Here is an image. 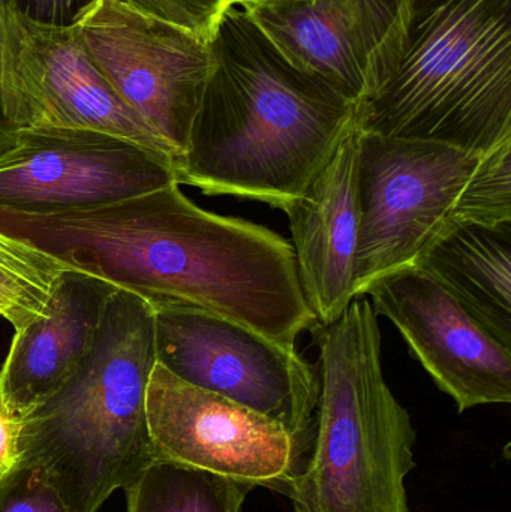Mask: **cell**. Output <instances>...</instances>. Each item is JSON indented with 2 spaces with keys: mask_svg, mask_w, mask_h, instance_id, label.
<instances>
[{
  "mask_svg": "<svg viewBox=\"0 0 511 512\" xmlns=\"http://www.w3.org/2000/svg\"><path fill=\"white\" fill-rule=\"evenodd\" d=\"M0 233L152 309L197 307L285 346L317 324L291 243L263 225L201 209L179 183L74 212L0 210Z\"/></svg>",
  "mask_w": 511,
  "mask_h": 512,
  "instance_id": "obj_1",
  "label": "cell"
},
{
  "mask_svg": "<svg viewBox=\"0 0 511 512\" xmlns=\"http://www.w3.org/2000/svg\"><path fill=\"white\" fill-rule=\"evenodd\" d=\"M210 47L215 68L176 182L282 210L356 125L357 105L291 65L243 9H227Z\"/></svg>",
  "mask_w": 511,
  "mask_h": 512,
  "instance_id": "obj_2",
  "label": "cell"
},
{
  "mask_svg": "<svg viewBox=\"0 0 511 512\" xmlns=\"http://www.w3.org/2000/svg\"><path fill=\"white\" fill-rule=\"evenodd\" d=\"M366 134L491 152L511 141V0H402L357 105Z\"/></svg>",
  "mask_w": 511,
  "mask_h": 512,
  "instance_id": "obj_3",
  "label": "cell"
},
{
  "mask_svg": "<svg viewBox=\"0 0 511 512\" xmlns=\"http://www.w3.org/2000/svg\"><path fill=\"white\" fill-rule=\"evenodd\" d=\"M156 364L155 315L119 289L89 354L23 418L21 462L44 469L72 512H96L155 459L146 393Z\"/></svg>",
  "mask_w": 511,
  "mask_h": 512,
  "instance_id": "obj_4",
  "label": "cell"
},
{
  "mask_svg": "<svg viewBox=\"0 0 511 512\" xmlns=\"http://www.w3.org/2000/svg\"><path fill=\"white\" fill-rule=\"evenodd\" d=\"M309 331L320 396L311 453L285 493L294 512H410L405 478L416 468L417 432L384 378L371 301L356 298Z\"/></svg>",
  "mask_w": 511,
  "mask_h": 512,
  "instance_id": "obj_5",
  "label": "cell"
},
{
  "mask_svg": "<svg viewBox=\"0 0 511 512\" xmlns=\"http://www.w3.org/2000/svg\"><path fill=\"white\" fill-rule=\"evenodd\" d=\"M354 295L413 270L461 228L511 222V141L470 152L362 131Z\"/></svg>",
  "mask_w": 511,
  "mask_h": 512,
  "instance_id": "obj_6",
  "label": "cell"
},
{
  "mask_svg": "<svg viewBox=\"0 0 511 512\" xmlns=\"http://www.w3.org/2000/svg\"><path fill=\"white\" fill-rule=\"evenodd\" d=\"M153 315L156 363L276 421L311 453L320 378L296 346L197 307H155Z\"/></svg>",
  "mask_w": 511,
  "mask_h": 512,
  "instance_id": "obj_7",
  "label": "cell"
},
{
  "mask_svg": "<svg viewBox=\"0 0 511 512\" xmlns=\"http://www.w3.org/2000/svg\"><path fill=\"white\" fill-rule=\"evenodd\" d=\"M2 98L14 131L87 129L140 144L176 164L171 147L132 111L99 71L74 26H50L6 3Z\"/></svg>",
  "mask_w": 511,
  "mask_h": 512,
  "instance_id": "obj_8",
  "label": "cell"
},
{
  "mask_svg": "<svg viewBox=\"0 0 511 512\" xmlns=\"http://www.w3.org/2000/svg\"><path fill=\"white\" fill-rule=\"evenodd\" d=\"M72 26L117 95L171 147L176 167L215 68L210 42L116 0H93Z\"/></svg>",
  "mask_w": 511,
  "mask_h": 512,
  "instance_id": "obj_9",
  "label": "cell"
},
{
  "mask_svg": "<svg viewBox=\"0 0 511 512\" xmlns=\"http://www.w3.org/2000/svg\"><path fill=\"white\" fill-rule=\"evenodd\" d=\"M156 456L234 483L287 493L309 454L281 424L194 387L156 363L146 393Z\"/></svg>",
  "mask_w": 511,
  "mask_h": 512,
  "instance_id": "obj_10",
  "label": "cell"
},
{
  "mask_svg": "<svg viewBox=\"0 0 511 512\" xmlns=\"http://www.w3.org/2000/svg\"><path fill=\"white\" fill-rule=\"evenodd\" d=\"M176 182L170 161L87 129H20L0 153V210L50 215L116 203Z\"/></svg>",
  "mask_w": 511,
  "mask_h": 512,
  "instance_id": "obj_11",
  "label": "cell"
},
{
  "mask_svg": "<svg viewBox=\"0 0 511 512\" xmlns=\"http://www.w3.org/2000/svg\"><path fill=\"white\" fill-rule=\"evenodd\" d=\"M366 295L461 414L477 406L509 405L511 348L432 277L417 268L399 271L378 280Z\"/></svg>",
  "mask_w": 511,
  "mask_h": 512,
  "instance_id": "obj_12",
  "label": "cell"
},
{
  "mask_svg": "<svg viewBox=\"0 0 511 512\" xmlns=\"http://www.w3.org/2000/svg\"><path fill=\"white\" fill-rule=\"evenodd\" d=\"M401 6L402 0H314L240 9L291 65L359 105Z\"/></svg>",
  "mask_w": 511,
  "mask_h": 512,
  "instance_id": "obj_13",
  "label": "cell"
},
{
  "mask_svg": "<svg viewBox=\"0 0 511 512\" xmlns=\"http://www.w3.org/2000/svg\"><path fill=\"white\" fill-rule=\"evenodd\" d=\"M360 140L356 122L305 191L282 209L300 285L320 324L335 321L356 300Z\"/></svg>",
  "mask_w": 511,
  "mask_h": 512,
  "instance_id": "obj_14",
  "label": "cell"
},
{
  "mask_svg": "<svg viewBox=\"0 0 511 512\" xmlns=\"http://www.w3.org/2000/svg\"><path fill=\"white\" fill-rule=\"evenodd\" d=\"M117 286L89 271H60L41 315L15 330L0 369V394L21 417L56 393L95 342Z\"/></svg>",
  "mask_w": 511,
  "mask_h": 512,
  "instance_id": "obj_15",
  "label": "cell"
},
{
  "mask_svg": "<svg viewBox=\"0 0 511 512\" xmlns=\"http://www.w3.org/2000/svg\"><path fill=\"white\" fill-rule=\"evenodd\" d=\"M417 270L511 348V222L461 228L435 246Z\"/></svg>",
  "mask_w": 511,
  "mask_h": 512,
  "instance_id": "obj_16",
  "label": "cell"
},
{
  "mask_svg": "<svg viewBox=\"0 0 511 512\" xmlns=\"http://www.w3.org/2000/svg\"><path fill=\"white\" fill-rule=\"evenodd\" d=\"M123 490L126 512H243L252 489L156 456Z\"/></svg>",
  "mask_w": 511,
  "mask_h": 512,
  "instance_id": "obj_17",
  "label": "cell"
},
{
  "mask_svg": "<svg viewBox=\"0 0 511 512\" xmlns=\"http://www.w3.org/2000/svg\"><path fill=\"white\" fill-rule=\"evenodd\" d=\"M68 265L0 233V298L15 330L41 315L60 271Z\"/></svg>",
  "mask_w": 511,
  "mask_h": 512,
  "instance_id": "obj_18",
  "label": "cell"
},
{
  "mask_svg": "<svg viewBox=\"0 0 511 512\" xmlns=\"http://www.w3.org/2000/svg\"><path fill=\"white\" fill-rule=\"evenodd\" d=\"M140 14L210 42L227 12V0H116Z\"/></svg>",
  "mask_w": 511,
  "mask_h": 512,
  "instance_id": "obj_19",
  "label": "cell"
},
{
  "mask_svg": "<svg viewBox=\"0 0 511 512\" xmlns=\"http://www.w3.org/2000/svg\"><path fill=\"white\" fill-rule=\"evenodd\" d=\"M0 512H72L44 469L21 462L0 483Z\"/></svg>",
  "mask_w": 511,
  "mask_h": 512,
  "instance_id": "obj_20",
  "label": "cell"
},
{
  "mask_svg": "<svg viewBox=\"0 0 511 512\" xmlns=\"http://www.w3.org/2000/svg\"><path fill=\"white\" fill-rule=\"evenodd\" d=\"M93 0H11L24 17L50 26H72Z\"/></svg>",
  "mask_w": 511,
  "mask_h": 512,
  "instance_id": "obj_21",
  "label": "cell"
},
{
  "mask_svg": "<svg viewBox=\"0 0 511 512\" xmlns=\"http://www.w3.org/2000/svg\"><path fill=\"white\" fill-rule=\"evenodd\" d=\"M21 430L23 417L0 394V483L21 463Z\"/></svg>",
  "mask_w": 511,
  "mask_h": 512,
  "instance_id": "obj_22",
  "label": "cell"
},
{
  "mask_svg": "<svg viewBox=\"0 0 511 512\" xmlns=\"http://www.w3.org/2000/svg\"><path fill=\"white\" fill-rule=\"evenodd\" d=\"M8 2L9 0H0V153L5 152L14 144L15 134H17V131L11 128L6 119L2 98V17Z\"/></svg>",
  "mask_w": 511,
  "mask_h": 512,
  "instance_id": "obj_23",
  "label": "cell"
},
{
  "mask_svg": "<svg viewBox=\"0 0 511 512\" xmlns=\"http://www.w3.org/2000/svg\"><path fill=\"white\" fill-rule=\"evenodd\" d=\"M314 0H227V8H248L261 5H294V3H311Z\"/></svg>",
  "mask_w": 511,
  "mask_h": 512,
  "instance_id": "obj_24",
  "label": "cell"
},
{
  "mask_svg": "<svg viewBox=\"0 0 511 512\" xmlns=\"http://www.w3.org/2000/svg\"><path fill=\"white\" fill-rule=\"evenodd\" d=\"M0 316L5 319L8 318V306H6V303L2 298H0Z\"/></svg>",
  "mask_w": 511,
  "mask_h": 512,
  "instance_id": "obj_25",
  "label": "cell"
}]
</instances>
